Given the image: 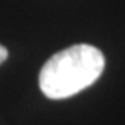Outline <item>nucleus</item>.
I'll return each mask as SVG.
<instances>
[{
  "mask_svg": "<svg viewBox=\"0 0 125 125\" xmlns=\"http://www.w3.org/2000/svg\"><path fill=\"white\" fill-rule=\"evenodd\" d=\"M6 57H8V50L3 45H0V65L6 60Z\"/></svg>",
  "mask_w": 125,
  "mask_h": 125,
  "instance_id": "nucleus-2",
  "label": "nucleus"
},
{
  "mask_svg": "<svg viewBox=\"0 0 125 125\" xmlns=\"http://www.w3.org/2000/svg\"><path fill=\"white\" fill-rule=\"evenodd\" d=\"M105 59L94 45L77 44L53 54L39 73V87L50 100H65L94 84Z\"/></svg>",
  "mask_w": 125,
  "mask_h": 125,
  "instance_id": "nucleus-1",
  "label": "nucleus"
}]
</instances>
